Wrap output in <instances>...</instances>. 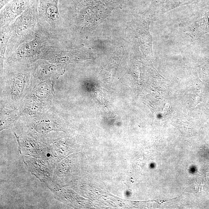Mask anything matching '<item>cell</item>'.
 I'll list each match as a JSON object with an SVG mask.
<instances>
[{
	"label": "cell",
	"mask_w": 209,
	"mask_h": 209,
	"mask_svg": "<svg viewBox=\"0 0 209 209\" xmlns=\"http://www.w3.org/2000/svg\"><path fill=\"white\" fill-rule=\"evenodd\" d=\"M54 35L37 24L32 39L19 45L8 55L10 64H28L42 59L46 48L57 42Z\"/></svg>",
	"instance_id": "1"
},
{
	"label": "cell",
	"mask_w": 209,
	"mask_h": 209,
	"mask_svg": "<svg viewBox=\"0 0 209 209\" xmlns=\"http://www.w3.org/2000/svg\"><path fill=\"white\" fill-rule=\"evenodd\" d=\"M0 54H1V72H3L4 62L5 59L8 44L12 35V28L11 25L1 27L0 31Z\"/></svg>",
	"instance_id": "6"
},
{
	"label": "cell",
	"mask_w": 209,
	"mask_h": 209,
	"mask_svg": "<svg viewBox=\"0 0 209 209\" xmlns=\"http://www.w3.org/2000/svg\"><path fill=\"white\" fill-rule=\"evenodd\" d=\"M12 0H1V5H0V9L1 10L5 5H6L9 2L11 1Z\"/></svg>",
	"instance_id": "7"
},
{
	"label": "cell",
	"mask_w": 209,
	"mask_h": 209,
	"mask_svg": "<svg viewBox=\"0 0 209 209\" xmlns=\"http://www.w3.org/2000/svg\"><path fill=\"white\" fill-rule=\"evenodd\" d=\"M31 0H12L1 10L0 26L12 24L27 9Z\"/></svg>",
	"instance_id": "4"
},
{
	"label": "cell",
	"mask_w": 209,
	"mask_h": 209,
	"mask_svg": "<svg viewBox=\"0 0 209 209\" xmlns=\"http://www.w3.org/2000/svg\"><path fill=\"white\" fill-rule=\"evenodd\" d=\"M64 71L63 64H52L46 61H42L38 63L35 69H33L35 76L41 79L55 78L63 73Z\"/></svg>",
	"instance_id": "5"
},
{
	"label": "cell",
	"mask_w": 209,
	"mask_h": 209,
	"mask_svg": "<svg viewBox=\"0 0 209 209\" xmlns=\"http://www.w3.org/2000/svg\"><path fill=\"white\" fill-rule=\"evenodd\" d=\"M39 0H31L29 5L11 25L12 35L9 40L6 54L10 55L23 43L32 39L40 18Z\"/></svg>",
	"instance_id": "2"
},
{
	"label": "cell",
	"mask_w": 209,
	"mask_h": 209,
	"mask_svg": "<svg viewBox=\"0 0 209 209\" xmlns=\"http://www.w3.org/2000/svg\"><path fill=\"white\" fill-rule=\"evenodd\" d=\"M59 0H39V18L44 20L53 29L61 25V16L58 8Z\"/></svg>",
	"instance_id": "3"
}]
</instances>
